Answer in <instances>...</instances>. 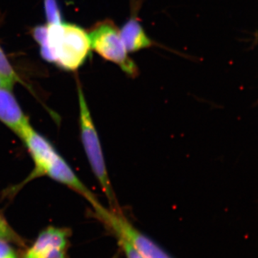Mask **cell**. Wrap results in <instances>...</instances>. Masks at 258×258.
Segmentation results:
<instances>
[{"mask_svg":"<svg viewBox=\"0 0 258 258\" xmlns=\"http://www.w3.org/2000/svg\"><path fill=\"white\" fill-rule=\"evenodd\" d=\"M88 34L91 49L105 60L118 64L131 77L138 75V68L130 57L115 24L107 20L97 23Z\"/></svg>","mask_w":258,"mask_h":258,"instance_id":"cell-4","label":"cell"},{"mask_svg":"<svg viewBox=\"0 0 258 258\" xmlns=\"http://www.w3.org/2000/svg\"><path fill=\"white\" fill-rule=\"evenodd\" d=\"M78 88H79L81 139H82L85 152L86 153L93 173L99 181L103 192L109 201L110 206H111L110 209L119 210V205L115 198L111 181L107 173L104 157L102 152L101 142L98 138L96 127L91 118V113L85 99L82 89L80 86Z\"/></svg>","mask_w":258,"mask_h":258,"instance_id":"cell-3","label":"cell"},{"mask_svg":"<svg viewBox=\"0 0 258 258\" xmlns=\"http://www.w3.org/2000/svg\"><path fill=\"white\" fill-rule=\"evenodd\" d=\"M118 245L121 249L123 253L124 254L125 258H144L137 252V249L134 248L132 244L123 240H117Z\"/></svg>","mask_w":258,"mask_h":258,"instance_id":"cell-14","label":"cell"},{"mask_svg":"<svg viewBox=\"0 0 258 258\" xmlns=\"http://www.w3.org/2000/svg\"><path fill=\"white\" fill-rule=\"evenodd\" d=\"M15 83V81L13 80L5 77V76H0V88H5L12 89Z\"/></svg>","mask_w":258,"mask_h":258,"instance_id":"cell-16","label":"cell"},{"mask_svg":"<svg viewBox=\"0 0 258 258\" xmlns=\"http://www.w3.org/2000/svg\"><path fill=\"white\" fill-rule=\"evenodd\" d=\"M115 258H116V257H115Z\"/></svg>","mask_w":258,"mask_h":258,"instance_id":"cell-17","label":"cell"},{"mask_svg":"<svg viewBox=\"0 0 258 258\" xmlns=\"http://www.w3.org/2000/svg\"><path fill=\"white\" fill-rule=\"evenodd\" d=\"M119 31L120 38L128 52H137L154 45L135 17L129 19Z\"/></svg>","mask_w":258,"mask_h":258,"instance_id":"cell-9","label":"cell"},{"mask_svg":"<svg viewBox=\"0 0 258 258\" xmlns=\"http://www.w3.org/2000/svg\"><path fill=\"white\" fill-rule=\"evenodd\" d=\"M0 258H18L9 242L0 239Z\"/></svg>","mask_w":258,"mask_h":258,"instance_id":"cell-15","label":"cell"},{"mask_svg":"<svg viewBox=\"0 0 258 258\" xmlns=\"http://www.w3.org/2000/svg\"><path fill=\"white\" fill-rule=\"evenodd\" d=\"M0 239L23 246L24 241L10 227L5 218L0 215Z\"/></svg>","mask_w":258,"mask_h":258,"instance_id":"cell-10","label":"cell"},{"mask_svg":"<svg viewBox=\"0 0 258 258\" xmlns=\"http://www.w3.org/2000/svg\"><path fill=\"white\" fill-rule=\"evenodd\" d=\"M46 174L52 179L68 185L75 191L81 194L85 198L87 199L88 202L92 205L93 208L101 204L93 193H91L80 181L71 167L68 165L67 163L60 155L57 156L55 160L52 161V164L47 169Z\"/></svg>","mask_w":258,"mask_h":258,"instance_id":"cell-8","label":"cell"},{"mask_svg":"<svg viewBox=\"0 0 258 258\" xmlns=\"http://www.w3.org/2000/svg\"><path fill=\"white\" fill-rule=\"evenodd\" d=\"M32 35L42 49L47 48V25H40L35 27L32 31Z\"/></svg>","mask_w":258,"mask_h":258,"instance_id":"cell-13","label":"cell"},{"mask_svg":"<svg viewBox=\"0 0 258 258\" xmlns=\"http://www.w3.org/2000/svg\"><path fill=\"white\" fill-rule=\"evenodd\" d=\"M47 41L54 63L66 71L79 69L91 50L87 32L74 24H47Z\"/></svg>","mask_w":258,"mask_h":258,"instance_id":"cell-1","label":"cell"},{"mask_svg":"<svg viewBox=\"0 0 258 258\" xmlns=\"http://www.w3.org/2000/svg\"><path fill=\"white\" fill-rule=\"evenodd\" d=\"M20 137L23 139L35 162V169L28 181L46 175L47 169L59 154L50 142L35 132L30 125L25 129Z\"/></svg>","mask_w":258,"mask_h":258,"instance_id":"cell-6","label":"cell"},{"mask_svg":"<svg viewBox=\"0 0 258 258\" xmlns=\"http://www.w3.org/2000/svg\"><path fill=\"white\" fill-rule=\"evenodd\" d=\"M94 210L97 218L104 224L116 240L126 241L144 258H174L157 242L134 227L120 209L108 210L100 205Z\"/></svg>","mask_w":258,"mask_h":258,"instance_id":"cell-2","label":"cell"},{"mask_svg":"<svg viewBox=\"0 0 258 258\" xmlns=\"http://www.w3.org/2000/svg\"><path fill=\"white\" fill-rule=\"evenodd\" d=\"M0 76L13 80L15 82L20 81L1 47H0Z\"/></svg>","mask_w":258,"mask_h":258,"instance_id":"cell-12","label":"cell"},{"mask_svg":"<svg viewBox=\"0 0 258 258\" xmlns=\"http://www.w3.org/2000/svg\"><path fill=\"white\" fill-rule=\"evenodd\" d=\"M45 15L48 25L62 23L61 14L57 5V0H45L44 1Z\"/></svg>","mask_w":258,"mask_h":258,"instance_id":"cell-11","label":"cell"},{"mask_svg":"<svg viewBox=\"0 0 258 258\" xmlns=\"http://www.w3.org/2000/svg\"><path fill=\"white\" fill-rule=\"evenodd\" d=\"M0 120L19 137L30 125L9 88H0Z\"/></svg>","mask_w":258,"mask_h":258,"instance_id":"cell-7","label":"cell"},{"mask_svg":"<svg viewBox=\"0 0 258 258\" xmlns=\"http://www.w3.org/2000/svg\"><path fill=\"white\" fill-rule=\"evenodd\" d=\"M69 230L53 226L42 230L24 258H68Z\"/></svg>","mask_w":258,"mask_h":258,"instance_id":"cell-5","label":"cell"}]
</instances>
